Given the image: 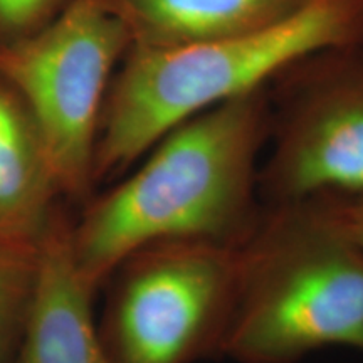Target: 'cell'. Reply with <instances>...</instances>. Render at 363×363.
I'll return each instance as SVG.
<instances>
[{
    "label": "cell",
    "instance_id": "cell-1",
    "mask_svg": "<svg viewBox=\"0 0 363 363\" xmlns=\"http://www.w3.org/2000/svg\"><path fill=\"white\" fill-rule=\"evenodd\" d=\"M267 135L262 88L190 118L153 145L133 175L72 222L74 261L93 289L157 240L240 246L261 219L257 157Z\"/></svg>",
    "mask_w": 363,
    "mask_h": 363
},
{
    "label": "cell",
    "instance_id": "cell-2",
    "mask_svg": "<svg viewBox=\"0 0 363 363\" xmlns=\"http://www.w3.org/2000/svg\"><path fill=\"white\" fill-rule=\"evenodd\" d=\"M363 40V0H306L254 33L179 48L130 45L123 71L103 108L94 182L147 155L190 118L240 94L315 52Z\"/></svg>",
    "mask_w": 363,
    "mask_h": 363
},
{
    "label": "cell",
    "instance_id": "cell-3",
    "mask_svg": "<svg viewBox=\"0 0 363 363\" xmlns=\"http://www.w3.org/2000/svg\"><path fill=\"white\" fill-rule=\"evenodd\" d=\"M338 347L363 353V251L315 201L264 207L239 246L224 357L298 363Z\"/></svg>",
    "mask_w": 363,
    "mask_h": 363
},
{
    "label": "cell",
    "instance_id": "cell-4",
    "mask_svg": "<svg viewBox=\"0 0 363 363\" xmlns=\"http://www.w3.org/2000/svg\"><path fill=\"white\" fill-rule=\"evenodd\" d=\"M239 246L169 239L123 257L101 289L98 333L113 363L224 357L238 299Z\"/></svg>",
    "mask_w": 363,
    "mask_h": 363
},
{
    "label": "cell",
    "instance_id": "cell-5",
    "mask_svg": "<svg viewBox=\"0 0 363 363\" xmlns=\"http://www.w3.org/2000/svg\"><path fill=\"white\" fill-rule=\"evenodd\" d=\"M130 45L113 0H71L40 29L0 48V78L33 118L61 197L91 192L108 79Z\"/></svg>",
    "mask_w": 363,
    "mask_h": 363
},
{
    "label": "cell",
    "instance_id": "cell-6",
    "mask_svg": "<svg viewBox=\"0 0 363 363\" xmlns=\"http://www.w3.org/2000/svg\"><path fill=\"white\" fill-rule=\"evenodd\" d=\"M338 52L276 130L257 175L264 207L363 194V54Z\"/></svg>",
    "mask_w": 363,
    "mask_h": 363
},
{
    "label": "cell",
    "instance_id": "cell-7",
    "mask_svg": "<svg viewBox=\"0 0 363 363\" xmlns=\"http://www.w3.org/2000/svg\"><path fill=\"white\" fill-rule=\"evenodd\" d=\"M71 229L59 208L39 240L34 305L16 363H113L94 320L98 291L78 269Z\"/></svg>",
    "mask_w": 363,
    "mask_h": 363
},
{
    "label": "cell",
    "instance_id": "cell-8",
    "mask_svg": "<svg viewBox=\"0 0 363 363\" xmlns=\"http://www.w3.org/2000/svg\"><path fill=\"white\" fill-rule=\"evenodd\" d=\"M61 197L33 118L0 84V240L38 244Z\"/></svg>",
    "mask_w": 363,
    "mask_h": 363
},
{
    "label": "cell",
    "instance_id": "cell-9",
    "mask_svg": "<svg viewBox=\"0 0 363 363\" xmlns=\"http://www.w3.org/2000/svg\"><path fill=\"white\" fill-rule=\"evenodd\" d=\"M306 0H113L131 45H179L259 30L298 11Z\"/></svg>",
    "mask_w": 363,
    "mask_h": 363
},
{
    "label": "cell",
    "instance_id": "cell-10",
    "mask_svg": "<svg viewBox=\"0 0 363 363\" xmlns=\"http://www.w3.org/2000/svg\"><path fill=\"white\" fill-rule=\"evenodd\" d=\"M39 242L0 240V363H16L33 311Z\"/></svg>",
    "mask_w": 363,
    "mask_h": 363
},
{
    "label": "cell",
    "instance_id": "cell-11",
    "mask_svg": "<svg viewBox=\"0 0 363 363\" xmlns=\"http://www.w3.org/2000/svg\"><path fill=\"white\" fill-rule=\"evenodd\" d=\"M71 0H0V33L16 40L52 21Z\"/></svg>",
    "mask_w": 363,
    "mask_h": 363
},
{
    "label": "cell",
    "instance_id": "cell-12",
    "mask_svg": "<svg viewBox=\"0 0 363 363\" xmlns=\"http://www.w3.org/2000/svg\"><path fill=\"white\" fill-rule=\"evenodd\" d=\"M315 202L363 251V194L353 197H323Z\"/></svg>",
    "mask_w": 363,
    "mask_h": 363
}]
</instances>
